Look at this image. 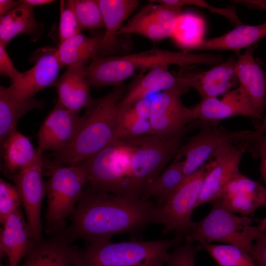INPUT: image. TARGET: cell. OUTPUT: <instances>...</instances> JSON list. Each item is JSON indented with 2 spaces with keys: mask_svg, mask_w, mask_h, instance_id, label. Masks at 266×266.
<instances>
[{
  "mask_svg": "<svg viewBox=\"0 0 266 266\" xmlns=\"http://www.w3.org/2000/svg\"><path fill=\"white\" fill-rule=\"evenodd\" d=\"M153 2L163 3L182 7L187 5H193L209 10L211 12L217 13L229 19L235 26L242 24L239 18L235 7L218 8L211 5L205 1L201 0H153Z\"/></svg>",
  "mask_w": 266,
  "mask_h": 266,
  "instance_id": "cell-39",
  "label": "cell"
},
{
  "mask_svg": "<svg viewBox=\"0 0 266 266\" xmlns=\"http://www.w3.org/2000/svg\"><path fill=\"white\" fill-rule=\"evenodd\" d=\"M182 137L149 134L129 139L132 146L130 165L132 196L141 198L146 187L175 158L182 145Z\"/></svg>",
  "mask_w": 266,
  "mask_h": 266,
  "instance_id": "cell-7",
  "label": "cell"
},
{
  "mask_svg": "<svg viewBox=\"0 0 266 266\" xmlns=\"http://www.w3.org/2000/svg\"><path fill=\"white\" fill-rule=\"evenodd\" d=\"M60 3L59 43L81 33L74 11V0H61Z\"/></svg>",
  "mask_w": 266,
  "mask_h": 266,
  "instance_id": "cell-36",
  "label": "cell"
},
{
  "mask_svg": "<svg viewBox=\"0 0 266 266\" xmlns=\"http://www.w3.org/2000/svg\"><path fill=\"white\" fill-rule=\"evenodd\" d=\"M176 89L185 92L188 90L180 84L177 75L169 71L168 66L154 67L130 86L120 102L119 109L132 105L150 94Z\"/></svg>",
  "mask_w": 266,
  "mask_h": 266,
  "instance_id": "cell-24",
  "label": "cell"
},
{
  "mask_svg": "<svg viewBox=\"0 0 266 266\" xmlns=\"http://www.w3.org/2000/svg\"><path fill=\"white\" fill-rule=\"evenodd\" d=\"M185 92L172 89L158 93L151 100L149 120L152 134L165 137L183 136L188 125L195 120L191 108L183 103Z\"/></svg>",
  "mask_w": 266,
  "mask_h": 266,
  "instance_id": "cell-12",
  "label": "cell"
},
{
  "mask_svg": "<svg viewBox=\"0 0 266 266\" xmlns=\"http://www.w3.org/2000/svg\"><path fill=\"white\" fill-rule=\"evenodd\" d=\"M142 8L121 27L119 34H135L153 41L170 37L182 7L154 2Z\"/></svg>",
  "mask_w": 266,
  "mask_h": 266,
  "instance_id": "cell-14",
  "label": "cell"
},
{
  "mask_svg": "<svg viewBox=\"0 0 266 266\" xmlns=\"http://www.w3.org/2000/svg\"><path fill=\"white\" fill-rule=\"evenodd\" d=\"M46 164L49 178L45 182V230L52 235L66 230V219L74 212L87 179L84 169L78 164L60 166L50 161Z\"/></svg>",
  "mask_w": 266,
  "mask_h": 266,
  "instance_id": "cell-6",
  "label": "cell"
},
{
  "mask_svg": "<svg viewBox=\"0 0 266 266\" xmlns=\"http://www.w3.org/2000/svg\"><path fill=\"white\" fill-rule=\"evenodd\" d=\"M125 94L121 85L103 97L93 100L81 116L79 127L70 142L54 152V164L76 165L96 154L115 140L120 102Z\"/></svg>",
  "mask_w": 266,
  "mask_h": 266,
  "instance_id": "cell-2",
  "label": "cell"
},
{
  "mask_svg": "<svg viewBox=\"0 0 266 266\" xmlns=\"http://www.w3.org/2000/svg\"><path fill=\"white\" fill-rule=\"evenodd\" d=\"M182 239L89 243L81 250L83 266H165L169 250Z\"/></svg>",
  "mask_w": 266,
  "mask_h": 266,
  "instance_id": "cell-4",
  "label": "cell"
},
{
  "mask_svg": "<svg viewBox=\"0 0 266 266\" xmlns=\"http://www.w3.org/2000/svg\"><path fill=\"white\" fill-rule=\"evenodd\" d=\"M217 97L200 100L191 107L194 120L199 123H207L217 126L221 121L229 118L244 116L257 120L261 118L253 110L248 97L240 86Z\"/></svg>",
  "mask_w": 266,
  "mask_h": 266,
  "instance_id": "cell-15",
  "label": "cell"
},
{
  "mask_svg": "<svg viewBox=\"0 0 266 266\" xmlns=\"http://www.w3.org/2000/svg\"><path fill=\"white\" fill-rule=\"evenodd\" d=\"M2 226L0 233V257H7L8 266H20L32 241L21 208L9 215Z\"/></svg>",
  "mask_w": 266,
  "mask_h": 266,
  "instance_id": "cell-23",
  "label": "cell"
},
{
  "mask_svg": "<svg viewBox=\"0 0 266 266\" xmlns=\"http://www.w3.org/2000/svg\"><path fill=\"white\" fill-rule=\"evenodd\" d=\"M212 203L210 211L203 219L192 222L184 236L185 241L224 243L236 246L250 253L254 240L260 233L258 225H252L254 219L235 215L220 199Z\"/></svg>",
  "mask_w": 266,
  "mask_h": 266,
  "instance_id": "cell-5",
  "label": "cell"
},
{
  "mask_svg": "<svg viewBox=\"0 0 266 266\" xmlns=\"http://www.w3.org/2000/svg\"><path fill=\"white\" fill-rule=\"evenodd\" d=\"M24 1L33 7L49 4L54 1L52 0H24Z\"/></svg>",
  "mask_w": 266,
  "mask_h": 266,
  "instance_id": "cell-46",
  "label": "cell"
},
{
  "mask_svg": "<svg viewBox=\"0 0 266 266\" xmlns=\"http://www.w3.org/2000/svg\"><path fill=\"white\" fill-rule=\"evenodd\" d=\"M150 109L151 100L146 98L139 100L125 109H119V108L115 141L152 134L149 120Z\"/></svg>",
  "mask_w": 266,
  "mask_h": 266,
  "instance_id": "cell-29",
  "label": "cell"
},
{
  "mask_svg": "<svg viewBox=\"0 0 266 266\" xmlns=\"http://www.w3.org/2000/svg\"><path fill=\"white\" fill-rule=\"evenodd\" d=\"M102 13L105 32L97 57L107 56L117 45V35L125 21L137 8V0H98Z\"/></svg>",
  "mask_w": 266,
  "mask_h": 266,
  "instance_id": "cell-25",
  "label": "cell"
},
{
  "mask_svg": "<svg viewBox=\"0 0 266 266\" xmlns=\"http://www.w3.org/2000/svg\"><path fill=\"white\" fill-rule=\"evenodd\" d=\"M256 266H266V234L260 233L250 253Z\"/></svg>",
  "mask_w": 266,
  "mask_h": 266,
  "instance_id": "cell-41",
  "label": "cell"
},
{
  "mask_svg": "<svg viewBox=\"0 0 266 266\" xmlns=\"http://www.w3.org/2000/svg\"><path fill=\"white\" fill-rule=\"evenodd\" d=\"M130 155L129 141H116L77 164L84 169L87 182L94 189L125 195L129 180Z\"/></svg>",
  "mask_w": 266,
  "mask_h": 266,
  "instance_id": "cell-8",
  "label": "cell"
},
{
  "mask_svg": "<svg viewBox=\"0 0 266 266\" xmlns=\"http://www.w3.org/2000/svg\"><path fill=\"white\" fill-rule=\"evenodd\" d=\"M266 133V113L264 116L262 120L257 126L254 131H252L247 139L246 141L250 143L257 137Z\"/></svg>",
  "mask_w": 266,
  "mask_h": 266,
  "instance_id": "cell-43",
  "label": "cell"
},
{
  "mask_svg": "<svg viewBox=\"0 0 266 266\" xmlns=\"http://www.w3.org/2000/svg\"><path fill=\"white\" fill-rule=\"evenodd\" d=\"M217 159L186 177L167 198L160 208L163 233L173 232L176 233V236L183 238L193 222L191 215L197 208L205 178Z\"/></svg>",
  "mask_w": 266,
  "mask_h": 266,
  "instance_id": "cell-10",
  "label": "cell"
},
{
  "mask_svg": "<svg viewBox=\"0 0 266 266\" xmlns=\"http://www.w3.org/2000/svg\"><path fill=\"white\" fill-rule=\"evenodd\" d=\"M43 100L32 97L20 99L15 97L8 87L0 86V144L2 145L10 133L17 129L19 119L29 111L42 109Z\"/></svg>",
  "mask_w": 266,
  "mask_h": 266,
  "instance_id": "cell-28",
  "label": "cell"
},
{
  "mask_svg": "<svg viewBox=\"0 0 266 266\" xmlns=\"http://www.w3.org/2000/svg\"><path fill=\"white\" fill-rule=\"evenodd\" d=\"M237 58L226 61L204 71L180 72L178 79L186 89L193 88L201 100L217 97L239 86L234 67Z\"/></svg>",
  "mask_w": 266,
  "mask_h": 266,
  "instance_id": "cell-16",
  "label": "cell"
},
{
  "mask_svg": "<svg viewBox=\"0 0 266 266\" xmlns=\"http://www.w3.org/2000/svg\"><path fill=\"white\" fill-rule=\"evenodd\" d=\"M186 177L182 159L174 158L173 162L146 187L141 198L145 200H154L155 203L160 208Z\"/></svg>",
  "mask_w": 266,
  "mask_h": 266,
  "instance_id": "cell-32",
  "label": "cell"
},
{
  "mask_svg": "<svg viewBox=\"0 0 266 266\" xmlns=\"http://www.w3.org/2000/svg\"><path fill=\"white\" fill-rule=\"evenodd\" d=\"M218 199L232 212L249 216L266 206V187L239 172L229 182Z\"/></svg>",
  "mask_w": 266,
  "mask_h": 266,
  "instance_id": "cell-19",
  "label": "cell"
},
{
  "mask_svg": "<svg viewBox=\"0 0 266 266\" xmlns=\"http://www.w3.org/2000/svg\"><path fill=\"white\" fill-rule=\"evenodd\" d=\"M81 120L78 114L57 101L41 124L37 133V149L58 152L65 147L74 136Z\"/></svg>",
  "mask_w": 266,
  "mask_h": 266,
  "instance_id": "cell-18",
  "label": "cell"
},
{
  "mask_svg": "<svg viewBox=\"0 0 266 266\" xmlns=\"http://www.w3.org/2000/svg\"><path fill=\"white\" fill-rule=\"evenodd\" d=\"M85 64L67 67L55 83L57 101L66 109L77 114L92 102L90 84L87 79Z\"/></svg>",
  "mask_w": 266,
  "mask_h": 266,
  "instance_id": "cell-22",
  "label": "cell"
},
{
  "mask_svg": "<svg viewBox=\"0 0 266 266\" xmlns=\"http://www.w3.org/2000/svg\"><path fill=\"white\" fill-rule=\"evenodd\" d=\"M250 144H254L255 153L260 159V172L266 187V133L257 137Z\"/></svg>",
  "mask_w": 266,
  "mask_h": 266,
  "instance_id": "cell-42",
  "label": "cell"
},
{
  "mask_svg": "<svg viewBox=\"0 0 266 266\" xmlns=\"http://www.w3.org/2000/svg\"><path fill=\"white\" fill-rule=\"evenodd\" d=\"M42 154L40 151L31 164L8 176L13 181L20 193L33 241L43 238L40 214L42 201L46 193L45 182L42 178Z\"/></svg>",
  "mask_w": 266,
  "mask_h": 266,
  "instance_id": "cell-11",
  "label": "cell"
},
{
  "mask_svg": "<svg viewBox=\"0 0 266 266\" xmlns=\"http://www.w3.org/2000/svg\"><path fill=\"white\" fill-rule=\"evenodd\" d=\"M64 231L69 241L82 239L89 243L106 242L118 234H135L149 225L160 224V208L141 198L84 188Z\"/></svg>",
  "mask_w": 266,
  "mask_h": 266,
  "instance_id": "cell-1",
  "label": "cell"
},
{
  "mask_svg": "<svg viewBox=\"0 0 266 266\" xmlns=\"http://www.w3.org/2000/svg\"><path fill=\"white\" fill-rule=\"evenodd\" d=\"M3 159V174L7 177L31 164L40 151L17 129L11 131L0 146Z\"/></svg>",
  "mask_w": 266,
  "mask_h": 266,
  "instance_id": "cell-30",
  "label": "cell"
},
{
  "mask_svg": "<svg viewBox=\"0 0 266 266\" xmlns=\"http://www.w3.org/2000/svg\"><path fill=\"white\" fill-rule=\"evenodd\" d=\"M19 72L13 65L6 50V47L0 43V74L1 76L8 77L11 82L20 75Z\"/></svg>",
  "mask_w": 266,
  "mask_h": 266,
  "instance_id": "cell-40",
  "label": "cell"
},
{
  "mask_svg": "<svg viewBox=\"0 0 266 266\" xmlns=\"http://www.w3.org/2000/svg\"><path fill=\"white\" fill-rule=\"evenodd\" d=\"M237 1L244 3L246 5L252 8L266 10V0H239Z\"/></svg>",
  "mask_w": 266,
  "mask_h": 266,
  "instance_id": "cell-45",
  "label": "cell"
},
{
  "mask_svg": "<svg viewBox=\"0 0 266 266\" xmlns=\"http://www.w3.org/2000/svg\"><path fill=\"white\" fill-rule=\"evenodd\" d=\"M33 8L24 0H19L14 8L0 17V43L6 47L14 37L22 34L37 38L41 26L35 19Z\"/></svg>",
  "mask_w": 266,
  "mask_h": 266,
  "instance_id": "cell-27",
  "label": "cell"
},
{
  "mask_svg": "<svg viewBox=\"0 0 266 266\" xmlns=\"http://www.w3.org/2000/svg\"><path fill=\"white\" fill-rule=\"evenodd\" d=\"M266 37V22L258 25H240L219 36L204 39L195 50H231L237 56L240 51Z\"/></svg>",
  "mask_w": 266,
  "mask_h": 266,
  "instance_id": "cell-26",
  "label": "cell"
},
{
  "mask_svg": "<svg viewBox=\"0 0 266 266\" xmlns=\"http://www.w3.org/2000/svg\"><path fill=\"white\" fill-rule=\"evenodd\" d=\"M199 132L182 144L175 159H182L186 177L230 151L237 141H246L251 131H230L207 123H200Z\"/></svg>",
  "mask_w": 266,
  "mask_h": 266,
  "instance_id": "cell-9",
  "label": "cell"
},
{
  "mask_svg": "<svg viewBox=\"0 0 266 266\" xmlns=\"http://www.w3.org/2000/svg\"><path fill=\"white\" fill-rule=\"evenodd\" d=\"M19 3V0H0V17L5 15Z\"/></svg>",
  "mask_w": 266,
  "mask_h": 266,
  "instance_id": "cell-44",
  "label": "cell"
},
{
  "mask_svg": "<svg viewBox=\"0 0 266 266\" xmlns=\"http://www.w3.org/2000/svg\"><path fill=\"white\" fill-rule=\"evenodd\" d=\"M205 30L202 17L191 11L181 12L170 38L182 51L191 52L204 39Z\"/></svg>",
  "mask_w": 266,
  "mask_h": 266,
  "instance_id": "cell-33",
  "label": "cell"
},
{
  "mask_svg": "<svg viewBox=\"0 0 266 266\" xmlns=\"http://www.w3.org/2000/svg\"><path fill=\"white\" fill-rule=\"evenodd\" d=\"M102 35L88 36L82 33L76 34L59 44L57 55L62 66L85 64L99 54Z\"/></svg>",
  "mask_w": 266,
  "mask_h": 266,
  "instance_id": "cell-31",
  "label": "cell"
},
{
  "mask_svg": "<svg viewBox=\"0 0 266 266\" xmlns=\"http://www.w3.org/2000/svg\"><path fill=\"white\" fill-rule=\"evenodd\" d=\"M70 243L64 232L32 240L20 266H83L81 250Z\"/></svg>",
  "mask_w": 266,
  "mask_h": 266,
  "instance_id": "cell-17",
  "label": "cell"
},
{
  "mask_svg": "<svg viewBox=\"0 0 266 266\" xmlns=\"http://www.w3.org/2000/svg\"><path fill=\"white\" fill-rule=\"evenodd\" d=\"M174 247L167 255L166 266H195L196 256L200 251L198 246L185 242L184 244L178 243Z\"/></svg>",
  "mask_w": 266,
  "mask_h": 266,
  "instance_id": "cell-38",
  "label": "cell"
},
{
  "mask_svg": "<svg viewBox=\"0 0 266 266\" xmlns=\"http://www.w3.org/2000/svg\"><path fill=\"white\" fill-rule=\"evenodd\" d=\"M257 46L256 43L247 47L244 54L237 56L234 70L253 110L262 120L266 110V71L254 58Z\"/></svg>",
  "mask_w": 266,
  "mask_h": 266,
  "instance_id": "cell-20",
  "label": "cell"
},
{
  "mask_svg": "<svg viewBox=\"0 0 266 266\" xmlns=\"http://www.w3.org/2000/svg\"><path fill=\"white\" fill-rule=\"evenodd\" d=\"M198 246L208 253L218 266H256L250 254L236 246L202 242Z\"/></svg>",
  "mask_w": 266,
  "mask_h": 266,
  "instance_id": "cell-34",
  "label": "cell"
},
{
  "mask_svg": "<svg viewBox=\"0 0 266 266\" xmlns=\"http://www.w3.org/2000/svg\"><path fill=\"white\" fill-rule=\"evenodd\" d=\"M33 66L21 72L8 87L11 93L20 99L32 97L39 91L54 86L62 66L57 55V48L44 47L38 49L33 57Z\"/></svg>",
  "mask_w": 266,
  "mask_h": 266,
  "instance_id": "cell-13",
  "label": "cell"
},
{
  "mask_svg": "<svg viewBox=\"0 0 266 266\" xmlns=\"http://www.w3.org/2000/svg\"><path fill=\"white\" fill-rule=\"evenodd\" d=\"M258 226L259 228L260 233L266 234V217L260 221Z\"/></svg>",
  "mask_w": 266,
  "mask_h": 266,
  "instance_id": "cell-47",
  "label": "cell"
},
{
  "mask_svg": "<svg viewBox=\"0 0 266 266\" xmlns=\"http://www.w3.org/2000/svg\"><path fill=\"white\" fill-rule=\"evenodd\" d=\"M249 145L247 142H241L217 159L205 178L197 207L220 197L229 182L239 172L240 162Z\"/></svg>",
  "mask_w": 266,
  "mask_h": 266,
  "instance_id": "cell-21",
  "label": "cell"
},
{
  "mask_svg": "<svg viewBox=\"0 0 266 266\" xmlns=\"http://www.w3.org/2000/svg\"><path fill=\"white\" fill-rule=\"evenodd\" d=\"M8 266V265H7V266Z\"/></svg>",
  "mask_w": 266,
  "mask_h": 266,
  "instance_id": "cell-48",
  "label": "cell"
},
{
  "mask_svg": "<svg viewBox=\"0 0 266 266\" xmlns=\"http://www.w3.org/2000/svg\"><path fill=\"white\" fill-rule=\"evenodd\" d=\"M222 61V58L219 55L155 48L125 55L96 57L86 66L85 71L91 86L115 87L122 85L139 69H150L171 65H216Z\"/></svg>",
  "mask_w": 266,
  "mask_h": 266,
  "instance_id": "cell-3",
  "label": "cell"
},
{
  "mask_svg": "<svg viewBox=\"0 0 266 266\" xmlns=\"http://www.w3.org/2000/svg\"><path fill=\"white\" fill-rule=\"evenodd\" d=\"M74 7L81 31L104 28L98 0H75Z\"/></svg>",
  "mask_w": 266,
  "mask_h": 266,
  "instance_id": "cell-35",
  "label": "cell"
},
{
  "mask_svg": "<svg viewBox=\"0 0 266 266\" xmlns=\"http://www.w3.org/2000/svg\"><path fill=\"white\" fill-rule=\"evenodd\" d=\"M22 200L15 185L0 179V222L2 225L8 216L21 208Z\"/></svg>",
  "mask_w": 266,
  "mask_h": 266,
  "instance_id": "cell-37",
  "label": "cell"
}]
</instances>
